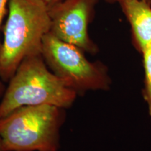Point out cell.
I'll return each instance as SVG.
<instances>
[{"mask_svg":"<svg viewBox=\"0 0 151 151\" xmlns=\"http://www.w3.org/2000/svg\"><path fill=\"white\" fill-rule=\"evenodd\" d=\"M41 55L50 71L78 95L110 89L111 79L104 64L90 62L81 49L50 32L43 37Z\"/></svg>","mask_w":151,"mask_h":151,"instance_id":"obj_4","label":"cell"},{"mask_svg":"<svg viewBox=\"0 0 151 151\" xmlns=\"http://www.w3.org/2000/svg\"><path fill=\"white\" fill-rule=\"evenodd\" d=\"M105 1H108V2H110V3H119L120 1H121L122 0H105ZM142 1H147V2H149L151 4V0H142Z\"/></svg>","mask_w":151,"mask_h":151,"instance_id":"obj_11","label":"cell"},{"mask_svg":"<svg viewBox=\"0 0 151 151\" xmlns=\"http://www.w3.org/2000/svg\"><path fill=\"white\" fill-rule=\"evenodd\" d=\"M9 0H0V30H1L3 18L6 11V6L9 4ZM1 42L0 41V46H1Z\"/></svg>","mask_w":151,"mask_h":151,"instance_id":"obj_8","label":"cell"},{"mask_svg":"<svg viewBox=\"0 0 151 151\" xmlns=\"http://www.w3.org/2000/svg\"><path fill=\"white\" fill-rule=\"evenodd\" d=\"M0 151H5L4 149L3 144H2V141H1V137H0Z\"/></svg>","mask_w":151,"mask_h":151,"instance_id":"obj_12","label":"cell"},{"mask_svg":"<svg viewBox=\"0 0 151 151\" xmlns=\"http://www.w3.org/2000/svg\"><path fill=\"white\" fill-rule=\"evenodd\" d=\"M143 56L144 69V90L143 97L148 105V113L151 121V44L141 52Z\"/></svg>","mask_w":151,"mask_h":151,"instance_id":"obj_7","label":"cell"},{"mask_svg":"<svg viewBox=\"0 0 151 151\" xmlns=\"http://www.w3.org/2000/svg\"><path fill=\"white\" fill-rule=\"evenodd\" d=\"M6 87L4 84L3 81L0 78V99H1V97H3L4 93L5 90H6Z\"/></svg>","mask_w":151,"mask_h":151,"instance_id":"obj_9","label":"cell"},{"mask_svg":"<svg viewBox=\"0 0 151 151\" xmlns=\"http://www.w3.org/2000/svg\"><path fill=\"white\" fill-rule=\"evenodd\" d=\"M98 0H62L48 6L51 20L50 32L55 37L77 46L90 54L98 47L90 37L88 27Z\"/></svg>","mask_w":151,"mask_h":151,"instance_id":"obj_5","label":"cell"},{"mask_svg":"<svg viewBox=\"0 0 151 151\" xmlns=\"http://www.w3.org/2000/svg\"><path fill=\"white\" fill-rule=\"evenodd\" d=\"M118 4L131 27L134 46L141 52L151 44V4L142 0H122Z\"/></svg>","mask_w":151,"mask_h":151,"instance_id":"obj_6","label":"cell"},{"mask_svg":"<svg viewBox=\"0 0 151 151\" xmlns=\"http://www.w3.org/2000/svg\"><path fill=\"white\" fill-rule=\"evenodd\" d=\"M0 46V78L9 82L22 60L41 54L43 37L50 32L48 5L43 0H9Z\"/></svg>","mask_w":151,"mask_h":151,"instance_id":"obj_1","label":"cell"},{"mask_svg":"<svg viewBox=\"0 0 151 151\" xmlns=\"http://www.w3.org/2000/svg\"><path fill=\"white\" fill-rule=\"evenodd\" d=\"M78 94L50 71L41 54L22 60L8 82L0 101V118L25 106L71 108Z\"/></svg>","mask_w":151,"mask_h":151,"instance_id":"obj_2","label":"cell"},{"mask_svg":"<svg viewBox=\"0 0 151 151\" xmlns=\"http://www.w3.org/2000/svg\"><path fill=\"white\" fill-rule=\"evenodd\" d=\"M43 1H45L48 6H51L55 4L60 2V1H62V0H43Z\"/></svg>","mask_w":151,"mask_h":151,"instance_id":"obj_10","label":"cell"},{"mask_svg":"<svg viewBox=\"0 0 151 151\" xmlns=\"http://www.w3.org/2000/svg\"><path fill=\"white\" fill-rule=\"evenodd\" d=\"M65 109L52 105L25 106L0 118L5 151H58Z\"/></svg>","mask_w":151,"mask_h":151,"instance_id":"obj_3","label":"cell"}]
</instances>
